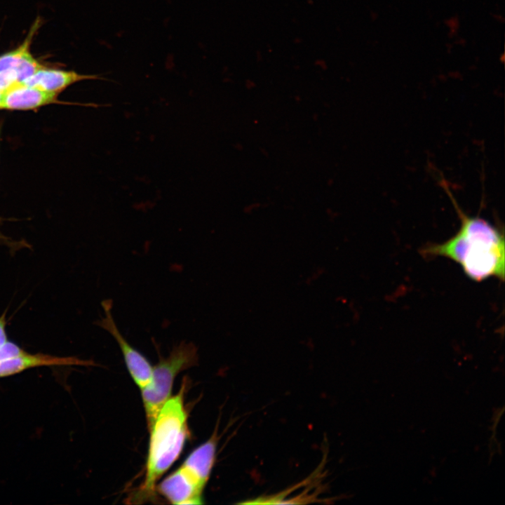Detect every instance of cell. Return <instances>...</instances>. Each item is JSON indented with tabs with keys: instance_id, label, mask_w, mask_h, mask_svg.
Masks as SVG:
<instances>
[{
	"instance_id": "1",
	"label": "cell",
	"mask_w": 505,
	"mask_h": 505,
	"mask_svg": "<svg viewBox=\"0 0 505 505\" xmlns=\"http://www.w3.org/2000/svg\"><path fill=\"white\" fill-rule=\"evenodd\" d=\"M460 220L457 232L441 243H433L422 249L428 257H442L458 264L471 280L480 282L494 277L501 281L505 275L504 234L478 216L466 215L445 189Z\"/></svg>"
},
{
	"instance_id": "2",
	"label": "cell",
	"mask_w": 505,
	"mask_h": 505,
	"mask_svg": "<svg viewBox=\"0 0 505 505\" xmlns=\"http://www.w3.org/2000/svg\"><path fill=\"white\" fill-rule=\"evenodd\" d=\"M184 388L182 386L176 395L167 400L149 429L146 475L141 490L144 497L154 494L156 481L178 459L187 438Z\"/></svg>"
},
{
	"instance_id": "3",
	"label": "cell",
	"mask_w": 505,
	"mask_h": 505,
	"mask_svg": "<svg viewBox=\"0 0 505 505\" xmlns=\"http://www.w3.org/2000/svg\"><path fill=\"white\" fill-rule=\"evenodd\" d=\"M197 360L195 344L182 342L153 368L151 381L141 389L149 430L160 409L170 397L175 377L181 371L196 365Z\"/></svg>"
},
{
	"instance_id": "4",
	"label": "cell",
	"mask_w": 505,
	"mask_h": 505,
	"mask_svg": "<svg viewBox=\"0 0 505 505\" xmlns=\"http://www.w3.org/2000/svg\"><path fill=\"white\" fill-rule=\"evenodd\" d=\"M102 307L104 316L97 322V324L116 340L131 377L136 384L142 389L151 381L153 368L148 360L132 346L120 332L112 315V302L106 299L102 302Z\"/></svg>"
},
{
	"instance_id": "5",
	"label": "cell",
	"mask_w": 505,
	"mask_h": 505,
	"mask_svg": "<svg viewBox=\"0 0 505 505\" xmlns=\"http://www.w3.org/2000/svg\"><path fill=\"white\" fill-rule=\"evenodd\" d=\"M90 361L74 356H56L41 353L22 354L0 361V378L12 376L30 368L43 366L92 365Z\"/></svg>"
},
{
	"instance_id": "6",
	"label": "cell",
	"mask_w": 505,
	"mask_h": 505,
	"mask_svg": "<svg viewBox=\"0 0 505 505\" xmlns=\"http://www.w3.org/2000/svg\"><path fill=\"white\" fill-rule=\"evenodd\" d=\"M160 494L173 504H201L203 488L181 467L166 478L157 487Z\"/></svg>"
},
{
	"instance_id": "7",
	"label": "cell",
	"mask_w": 505,
	"mask_h": 505,
	"mask_svg": "<svg viewBox=\"0 0 505 505\" xmlns=\"http://www.w3.org/2000/svg\"><path fill=\"white\" fill-rule=\"evenodd\" d=\"M58 93L22 83L15 84L0 95V109L28 110L55 103Z\"/></svg>"
},
{
	"instance_id": "8",
	"label": "cell",
	"mask_w": 505,
	"mask_h": 505,
	"mask_svg": "<svg viewBox=\"0 0 505 505\" xmlns=\"http://www.w3.org/2000/svg\"><path fill=\"white\" fill-rule=\"evenodd\" d=\"M96 79L106 80L100 74H81L75 71L50 69L44 66L20 83L59 94L75 83Z\"/></svg>"
},
{
	"instance_id": "9",
	"label": "cell",
	"mask_w": 505,
	"mask_h": 505,
	"mask_svg": "<svg viewBox=\"0 0 505 505\" xmlns=\"http://www.w3.org/2000/svg\"><path fill=\"white\" fill-rule=\"evenodd\" d=\"M216 440L212 437L196 448L180 466L201 487H205L213 469Z\"/></svg>"
},
{
	"instance_id": "10",
	"label": "cell",
	"mask_w": 505,
	"mask_h": 505,
	"mask_svg": "<svg viewBox=\"0 0 505 505\" xmlns=\"http://www.w3.org/2000/svg\"><path fill=\"white\" fill-rule=\"evenodd\" d=\"M38 22L34 25L23 43L17 48L0 55V71L18 67L27 58L32 55L30 45L36 32Z\"/></svg>"
},
{
	"instance_id": "11",
	"label": "cell",
	"mask_w": 505,
	"mask_h": 505,
	"mask_svg": "<svg viewBox=\"0 0 505 505\" xmlns=\"http://www.w3.org/2000/svg\"><path fill=\"white\" fill-rule=\"evenodd\" d=\"M6 321L5 318V314H3L0 317V360L4 359L6 357V350L1 345L4 344L8 341L7 335L6 332Z\"/></svg>"
},
{
	"instance_id": "12",
	"label": "cell",
	"mask_w": 505,
	"mask_h": 505,
	"mask_svg": "<svg viewBox=\"0 0 505 505\" xmlns=\"http://www.w3.org/2000/svg\"><path fill=\"white\" fill-rule=\"evenodd\" d=\"M0 131H1V128H0ZM3 238V237L1 236H0V238Z\"/></svg>"
}]
</instances>
